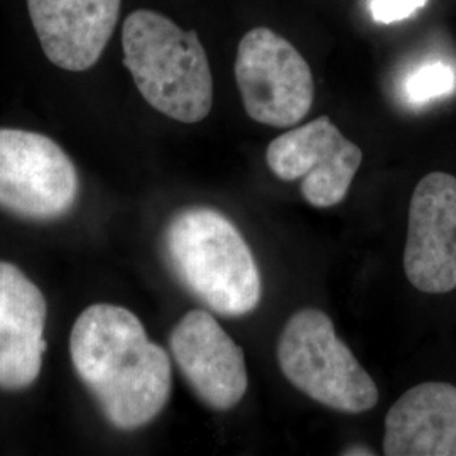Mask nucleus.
<instances>
[{
  "mask_svg": "<svg viewBox=\"0 0 456 456\" xmlns=\"http://www.w3.org/2000/svg\"><path fill=\"white\" fill-rule=\"evenodd\" d=\"M69 355L105 419L120 431L152 423L173 391V367L142 322L122 306L97 303L77 318Z\"/></svg>",
  "mask_w": 456,
  "mask_h": 456,
  "instance_id": "f257e3e1",
  "label": "nucleus"
},
{
  "mask_svg": "<svg viewBox=\"0 0 456 456\" xmlns=\"http://www.w3.org/2000/svg\"><path fill=\"white\" fill-rule=\"evenodd\" d=\"M163 252L181 286L225 318H240L259 306V265L240 230L224 213L191 207L164 228Z\"/></svg>",
  "mask_w": 456,
  "mask_h": 456,
  "instance_id": "f03ea898",
  "label": "nucleus"
},
{
  "mask_svg": "<svg viewBox=\"0 0 456 456\" xmlns=\"http://www.w3.org/2000/svg\"><path fill=\"white\" fill-rule=\"evenodd\" d=\"M122 49L124 65L152 109L183 124L201 122L212 112V68L196 31L139 9L124 20Z\"/></svg>",
  "mask_w": 456,
  "mask_h": 456,
  "instance_id": "7ed1b4c3",
  "label": "nucleus"
},
{
  "mask_svg": "<svg viewBox=\"0 0 456 456\" xmlns=\"http://www.w3.org/2000/svg\"><path fill=\"white\" fill-rule=\"evenodd\" d=\"M282 375L322 406L345 414L370 411L379 403L374 379L337 337L331 318L316 308L294 313L277 340Z\"/></svg>",
  "mask_w": 456,
  "mask_h": 456,
  "instance_id": "20e7f679",
  "label": "nucleus"
},
{
  "mask_svg": "<svg viewBox=\"0 0 456 456\" xmlns=\"http://www.w3.org/2000/svg\"><path fill=\"white\" fill-rule=\"evenodd\" d=\"M235 80L247 115L262 126L286 129L310 114L314 80L308 61L269 28H254L239 43Z\"/></svg>",
  "mask_w": 456,
  "mask_h": 456,
  "instance_id": "39448f33",
  "label": "nucleus"
},
{
  "mask_svg": "<svg viewBox=\"0 0 456 456\" xmlns=\"http://www.w3.org/2000/svg\"><path fill=\"white\" fill-rule=\"evenodd\" d=\"M80 178L65 149L45 134L0 129V210L33 222L73 210Z\"/></svg>",
  "mask_w": 456,
  "mask_h": 456,
  "instance_id": "423d86ee",
  "label": "nucleus"
},
{
  "mask_svg": "<svg viewBox=\"0 0 456 456\" xmlns=\"http://www.w3.org/2000/svg\"><path fill=\"white\" fill-rule=\"evenodd\" d=\"M265 159L279 180H301V193L311 207L331 208L348 195L363 152L322 115L276 137Z\"/></svg>",
  "mask_w": 456,
  "mask_h": 456,
  "instance_id": "0eeeda50",
  "label": "nucleus"
},
{
  "mask_svg": "<svg viewBox=\"0 0 456 456\" xmlns=\"http://www.w3.org/2000/svg\"><path fill=\"white\" fill-rule=\"evenodd\" d=\"M404 273L421 293L456 289V178L429 173L409 203Z\"/></svg>",
  "mask_w": 456,
  "mask_h": 456,
  "instance_id": "6e6552de",
  "label": "nucleus"
},
{
  "mask_svg": "<svg viewBox=\"0 0 456 456\" xmlns=\"http://www.w3.org/2000/svg\"><path fill=\"white\" fill-rule=\"evenodd\" d=\"M171 355L198 399L213 411L235 408L248 389L244 350L208 311L186 313L169 335Z\"/></svg>",
  "mask_w": 456,
  "mask_h": 456,
  "instance_id": "1a4fd4ad",
  "label": "nucleus"
},
{
  "mask_svg": "<svg viewBox=\"0 0 456 456\" xmlns=\"http://www.w3.org/2000/svg\"><path fill=\"white\" fill-rule=\"evenodd\" d=\"M122 0H28L39 45L66 71L97 65L112 39Z\"/></svg>",
  "mask_w": 456,
  "mask_h": 456,
  "instance_id": "9d476101",
  "label": "nucleus"
},
{
  "mask_svg": "<svg viewBox=\"0 0 456 456\" xmlns=\"http://www.w3.org/2000/svg\"><path fill=\"white\" fill-rule=\"evenodd\" d=\"M45 294L17 265L0 261V389L31 387L46 350Z\"/></svg>",
  "mask_w": 456,
  "mask_h": 456,
  "instance_id": "9b49d317",
  "label": "nucleus"
},
{
  "mask_svg": "<svg viewBox=\"0 0 456 456\" xmlns=\"http://www.w3.org/2000/svg\"><path fill=\"white\" fill-rule=\"evenodd\" d=\"M384 455L456 456V386L423 382L386 416Z\"/></svg>",
  "mask_w": 456,
  "mask_h": 456,
  "instance_id": "f8f14e48",
  "label": "nucleus"
},
{
  "mask_svg": "<svg viewBox=\"0 0 456 456\" xmlns=\"http://www.w3.org/2000/svg\"><path fill=\"white\" fill-rule=\"evenodd\" d=\"M455 71L444 63H428L414 69L404 83V94L411 103L423 105L453 92Z\"/></svg>",
  "mask_w": 456,
  "mask_h": 456,
  "instance_id": "ddd939ff",
  "label": "nucleus"
},
{
  "mask_svg": "<svg viewBox=\"0 0 456 456\" xmlns=\"http://www.w3.org/2000/svg\"><path fill=\"white\" fill-rule=\"evenodd\" d=\"M428 0H372L370 16L375 22L392 24L414 16Z\"/></svg>",
  "mask_w": 456,
  "mask_h": 456,
  "instance_id": "4468645a",
  "label": "nucleus"
},
{
  "mask_svg": "<svg viewBox=\"0 0 456 456\" xmlns=\"http://www.w3.org/2000/svg\"><path fill=\"white\" fill-rule=\"evenodd\" d=\"M342 455L345 456H357V455H375V452H370V448H367V446H352V448H348V450H345Z\"/></svg>",
  "mask_w": 456,
  "mask_h": 456,
  "instance_id": "2eb2a0df",
  "label": "nucleus"
}]
</instances>
